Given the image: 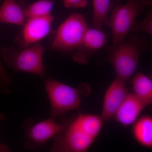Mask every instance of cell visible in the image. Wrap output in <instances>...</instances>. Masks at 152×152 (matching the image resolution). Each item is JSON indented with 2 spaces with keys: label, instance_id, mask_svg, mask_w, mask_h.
Here are the masks:
<instances>
[{
  "label": "cell",
  "instance_id": "11",
  "mask_svg": "<svg viewBox=\"0 0 152 152\" xmlns=\"http://www.w3.org/2000/svg\"><path fill=\"white\" fill-rule=\"evenodd\" d=\"M148 105L134 94L128 93L115 115L116 121L124 127L133 124Z\"/></svg>",
  "mask_w": 152,
  "mask_h": 152
},
{
  "label": "cell",
  "instance_id": "20",
  "mask_svg": "<svg viewBox=\"0 0 152 152\" xmlns=\"http://www.w3.org/2000/svg\"><path fill=\"white\" fill-rule=\"evenodd\" d=\"M121 1V0H115V1L116 2L119 3Z\"/></svg>",
  "mask_w": 152,
  "mask_h": 152
},
{
  "label": "cell",
  "instance_id": "13",
  "mask_svg": "<svg viewBox=\"0 0 152 152\" xmlns=\"http://www.w3.org/2000/svg\"><path fill=\"white\" fill-rule=\"evenodd\" d=\"M25 19L23 9L16 0H4L0 7V23L22 26Z\"/></svg>",
  "mask_w": 152,
  "mask_h": 152
},
{
  "label": "cell",
  "instance_id": "1",
  "mask_svg": "<svg viewBox=\"0 0 152 152\" xmlns=\"http://www.w3.org/2000/svg\"><path fill=\"white\" fill-rule=\"evenodd\" d=\"M104 122L100 115H76L63 124L61 130L54 138L52 151H87L100 132Z\"/></svg>",
  "mask_w": 152,
  "mask_h": 152
},
{
  "label": "cell",
  "instance_id": "18",
  "mask_svg": "<svg viewBox=\"0 0 152 152\" xmlns=\"http://www.w3.org/2000/svg\"><path fill=\"white\" fill-rule=\"evenodd\" d=\"M64 5L67 8H82L88 4V0H63Z\"/></svg>",
  "mask_w": 152,
  "mask_h": 152
},
{
  "label": "cell",
  "instance_id": "16",
  "mask_svg": "<svg viewBox=\"0 0 152 152\" xmlns=\"http://www.w3.org/2000/svg\"><path fill=\"white\" fill-rule=\"evenodd\" d=\"M54 1L53 0H39L23 9L26 18H31L51 15Z\"/></svg>",
  "mask_w": 152,
  "mask_h": 152
},
{
  "label": "cell",
  "instance_id": "6",
  "mask_svg": "<svg viewBox=\"0 0 152 152\" xmlns=\"http://www.w3.org/2000/svg\"><path fill=\"white\" fill-rule=\"evenodd\" d=\"M88 28L83 15L77 13L71 14L58 28L52 48L60 52L73 53Z\"/></svg>",
  "mask_w": 152,
  "mask_h": 152
},
{
  "label": "cell",
  "instance_id": "2",
  "mask_svg": "<svg viewBox=\"0 0 152 152\" xmlns=\"http://www.w3.org/2000/svg\"><path fill=\"white\" fill-rule=\"evenodd\" d=\"M151 47V42L146 36L132 33L123 40L107 47V59L116 77L126 81L135 73L141 55L150 51Z\"/></svg>",
  "mask_w": 152,
  "mask_h": 152
},
{
  "label": "cell",
  "instance_id": "15",
  "mask_svg": "<svg viewBox=\"0 0 152 152\" xmlns=\"http://www.w3.org/2000/svg\"><path fill=\"white\" fill-rule=\"evenodd\" d=\"M113 6V0H93L92 27L106 26Z\"/></svg>",
  "mask_w": 152,
  "mask_h": 152
},
{
  "label": "cell",
  "instance_id": "8",
  "mask_svg": "<svg viewBox=\"0 0 152 152\" xmlns=\"http://www.w3.org/2000/svg\"><path fill=\"white\" fill-rule=\"evenodd\" d=\"M107 37L101 28H88L80 43L73 52V60L82 65L87 64L90 58L105 46Z\"/></svg>",
  "mask_w": 152,
  "mask_h": 152
},
{
  "label": "cell",
  "instance_id": "5",
  "mask_svg": "<svg viewBox=\"0 0 152 152\" xmlns=\"http://www.w3.org/2000/svg\"><path fill=\"white\" fill-rule=\"evenodd\" d=\"M45 88L50 103L52 118L56 119L66 112L79 110L81 103L79 89L50 77L45 80Z\"/></svg>",
  "mask_w": 152,
  "mask_h": 152
},
{
  "label": "cell",
  "instance_id": "19",
  "mask_svg": "<svg viewBox=\"0 0 152 152\" xmlns=\"http://www.w3.org/2000/svg\"><path fill=\"white\" fill-rule=\"evenodd\" d=\"M5 118V116L4 115V114L0 113V122L4 121Z\"/></svg>",
  "mask_w": 152,
  "mask_h": 152
},
{
  "label": "cell",
  "instance_id": "12",
  "mask_svg": "<svg viewBox=\"0 0 152 152\" xmlns=\"http://www.w3.org/2000/svg\"><path fill=\"white\" fill-rule=\"evenodd\" d=\"M133 137L140 145L151 148L152 147V118L144 116L137 119L133 124Z\"/></svg>",
  "mask_w": 152,
  "mask_h": 152
},
{
  "label": "cell",
  "instance_id": "14",
  "mask_svg": "<svg viewBox=\"0 0 152 152\" xmlns=\"http://www.w3.org/2000/svg\"><path fill=\"white\" fill-rule=\"evenodd\" d=\"M133 94L142 100L147 105L152 103L151 79L141 72H137L132 80Z\"/></svg>",
  "mask_w": 152,
  "mask_h": 152
},
{
  "label": "cell",
  "instance_id": "9",
  "mask_svg": "<svg viewBox=\"0 0 152 152\" xmlns=\"http://www.w3.org/2000/svg\"><path fill=\"white\" fill-rule=\"evenodd\" d=\"M54 17L48 16L28 19L19 36L18 41L22 48L38 43L50 31Z\"/></svg>",
  "mask_w": 152,
  "mask_h": 152
},
{
  "label": "cell",
  "instance_id": "3",
  "mask_svg": "<svg viewBox=\"0 0 152 152\" xmlns=\"http://www.w3.org/2000/svg\"><path fill=\"white\" fill-rule=\"evenodd\" d=\"M45 49L42 45L38 43L21 49L4 48L1 50V54L7 65L11 69L44 78L45 70L43 56Z\"/></svg>",
  "mask_w": 152,
  "mask_h": 152
},
{
  "label": "cell",
  "instance_id": "10",
  "mask_svg": "<svg viewBox=\"0 0 152 152\" xmlns=\"http://www.w3.org/2000/svg\"><path fill=\"white\" fill-rule=\"evenodd\" d=\"M125 83L116 77L107 89L100 115L104 121H108L114 116L129 93Z\"/></svg>",
  "mask_w": 152,
  "mask_h": 152
},
{
  "label": "cell",
  "instance_id": "7",
  "mask_svg": "<svg viewBox=\"0 0 152 152\" xmlns=\"http://www.w3.org/2000/svg\"><path fill=\"white\" fill-rule=\"evenodd\" d=\"M63 124H59L51 117L33 124L32 120L25 122V146L30 150L42 147L52 138H54L60 132Z\"/></svg>",
  "mask_w": 152,
  "mask_h": 152
},
{
  "label": "cell",
  "instance_id": "17",
  "mask_svg": "<svg viewBox=\"0 0 152 152\" xmlns=\"http://www.w3.org/2000/svg\"><path fill=\"white\" fill-rule=\"evenodd\" d=\"M131 33L152 35V10L150 9L145 16L141 20L136 21L132 28Z\"/></svg>",
  "mask_w": 152,
  "mask_h": 152
},
{
  "label": "cell",
  "instance_id": "4",
  "mask_svg": "<svg viewBox=\"0 0 152 152\" xmlns=\"http://www.w3.org/2000/svg\"><path fill=\"white\" fill-rule=\"evenodd\" d=\"M151 5L152 0H127L125 4L113 8L106 25L111 31L113 43L129 34L139 15Z\"/></svg>",
  "mask_w": 152,
  "mask_h": 152
}]
</instances>
